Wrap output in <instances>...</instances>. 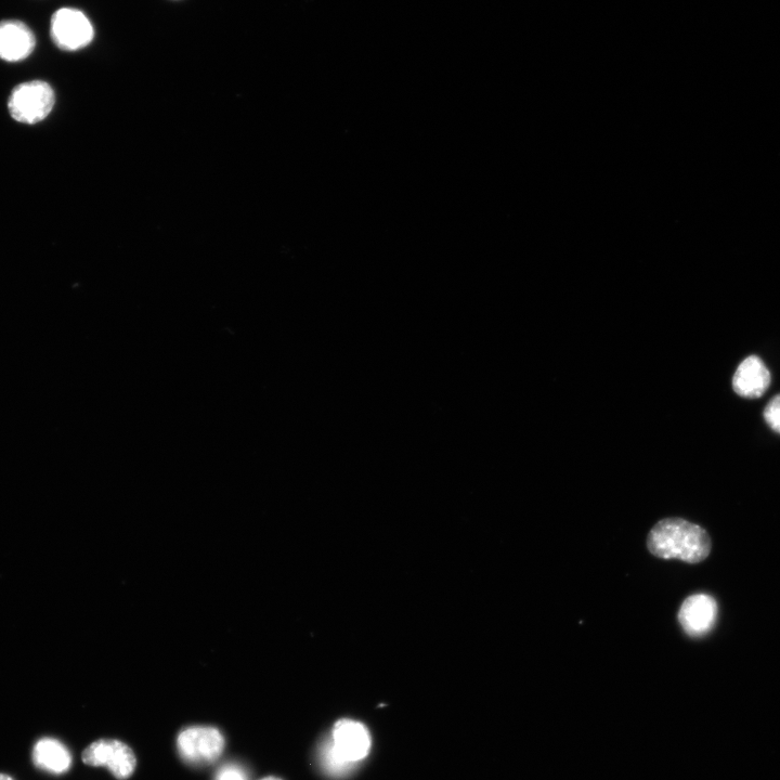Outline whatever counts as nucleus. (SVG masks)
Here are the masks:
<instances>
[{
    "instance_id": "obj_4",
    "label": "nucleus",
    "mask_w": 780,
    "mask_h": 780,
    "mask_svg": "<svg viewBox=\"0 0 780 780\" xmlns=\"http://www.w3.org/2000/svg\"><path fill=\"white\" fill-rule=\"evenodd\" d=\"M52 41L62 50L75 51L93 42L95 31L93 24L80 10L62 8L51 18Z\"/></svg>"
},
{
    "instance_id": "obj_8",
    "label": "nucleus",
    "mask_w": 780,
    "mask_h": 780,
    "mask_svg": "<svg viewBox=\"0 0 780 780\" xmlns=\"http://www.w3.org/2000/svg\"><path fill=\"white\" fill-rule=\"evenodd\" d=\"M771 373L758 356H750L739 364L733 377L735 393L743 398L762 397L771 385Z\"/></svg>"
},
{
    "instance_id": "obj_15",
    "label": "nucleus",
    "mask_w": 780,
    "mask_h": 780,
    "mask_svg": "<svg viewBox=\"0 0 780 780\" xmlns=\"http://www.w3.org/2000/svg\"><path fill=\"white\" fill-rule=\"evenodd\" d=\"M263 780H281V779L276 778V777H268V778H265Z\"/></svg>"
},
{
    "instance_id": "obj_6",
    "label": "nucleus",
    "mask_w": 780,
    "mask_h": 780,
    "mask_svg": "<svg viewBox=\"0 0 780 780\" xmlns=\"http://www.w3.org/2000/svg\"><path fill=\"white\" fill-rule=\"evenodd\" d=\"M331 744L338 756L356 765L369 756L372 741L368 728L362 723L342 720L334 726Z\"/></svg>"
},
{
    "instance_id": "obj_1",
    "label": "nucleus",
    "mask_w": 780,
    "mask_h": 780,
    "mask_svg": "<svg viewBox=\"0 0 780 780\" xmlns=\"http://www.w3.org/2000/svg\"><path fill=\"white\" fill-rule=\"evenodd\" d=\"M647 546L656 557L698 564L709 556L711 540L704 528L681 518H668L649 532Z\"/></svg>"
},
{
    "instance_id": "obj_11",
    "label": "nucleus",
    "mask_w": 780,
    "mask_h": 780,
    "mask_svg": "<svg viewBox=\"0 0 780 780\" xmlns=\"http://www.w3.org/2000/svg\"><path fill=\"white\" fill-rule=\"evenodd\" d=\"M320 762L325 772L336 777L347 774L355 766L338 756L331 744V740L323 745L320 751Z\"/></svg>"
},
{
    "instance_id": "obj_9",
    "label": "nucleus",
    "mask_w": 780,
    "mask_h": 780,
    "mask_svg": "<svg viewBox=\"0 0 780 780\" xmlns=\"http://www.w3.org/2000/svg\"><path fill=\"white\" fill-rule=\"evenodd\" d=\"M36 45L28 25L17 20L0 22V59L17 62L28 58Z\"/></svg>"
},
{
    "instance_id": "obj_5",
    "label": "nucleus",
    "mask_w": 780,
    "mask_h": 780,
    "mask_svg": "<svg viewBox=\"0 0 780 780\" xmlns=\"http://www.w3.org/2000/svg\"><path fill=\"white\" fill-rule=\"evenodd\" d=\"M82 759L89 766H106L117 779H127L135 772V753L120 740L100 739L88 746Z\"/></svg>"
},
{
    "instance_id": "obj_12",
    "label": "nucleus",
    "mask_w": 780,
    "mask_h": 780,
    "mask_svg": "<svg viewBox=\"0 0 780 780\" xmlns=\"http://www.w3.org/2000/svg\"><path fill=\"white\" fill-rule=\"evenodd\" d=\"M215 780H249V776L240 764L229 763L220 767Z\"/></svg>"
},
{
    "instance_id": "obj_2",
    "label": "nucleus",
    "mask_w": 780,
    "mask_h": 780,
    "mask_svg": "<svg viewBox=\"0 0 780 780\" xmlns=\"http://www.w3.org/2000/svg\"><path fill=\"white\" fill-rule=\"evenodd\" d=\"M54 89L43 81L18 85L12 90L8 108L17 122L33 125L42 122L55 107Z\"/></svg>"
},
{
    "instance_id": "obj_14",
    "label": "nucleus",
    "mask_w": 780,
    "mask_h": 780,
    "mask_svg": "<svg viewBox=\"0 0 780 780\" xmlns=\"http://www.w3.org/2000/svg\"><path fill=\"white\" fill-rule=\"evenodd\" d=\"M0 780H13V779L6 774H0Z\"/></svg>"
},
{
    "instance_id": "obj_3",
    "label": "nucleus",
    "mask_w": 780,
    "mask_h": 780,
    "mask_svg": "<svg viewBox=\"0 0 780 780\" xmlns=\"http://www.w3.org/2000/svg\"><path fill=\"white\" fill-rule=\"evenodd\" d=\"M225 738L215 727L191 726L177 738V749L182 760L193 766L215 763L225 750Z\"/></svg>"
},
{
    "instance_id": "obj_13",
    "label": "nucleus",
    "mask_w": 780,
    "mask_h": 780,
    "mask_svg": "<svg viewBox=\"0 0 780 780\" xmlns=\"http://www.w3.org/2000/svg\"><path fill=\"white\" fill-rule=\"evenodd\" d=\"M764 420L775 433L780 434V395L775 396L766 406Z\"/></svg>"
},
{
    "instance_id": "obj_7",
    "label": "nucleus",
    "mask_w": 780,
    "mask_h": 780,
    "mask_svg": "<svg viewBox=\"0 0 780 780\" xmlns=\"http://www.w3.org/2000/svg\"><path fill=\"white\" fill-rule=\"evenodd\" d=\"M718 604L706 594L686 598L679 611V621L684 631L693 637L709 633L717 622Z\"/></svg>"
},
{
    "instance_id": "obj_10",
    "label": "nucleus",
    "mask_w": 780,
    "mask_h": 780,
    "mask_svg": "<svg viewBox=\"0 0 780 780\" xmlns=\"http://www.w3.org/2000/svg\"><path fill=\"white\" fill-rule=\"evenodd\" d=\"M34 764L39 770L51 774L68 772L72 757L67 747L54 738L38 740L33 750Z\"/></svg>"
}]
</instances>
